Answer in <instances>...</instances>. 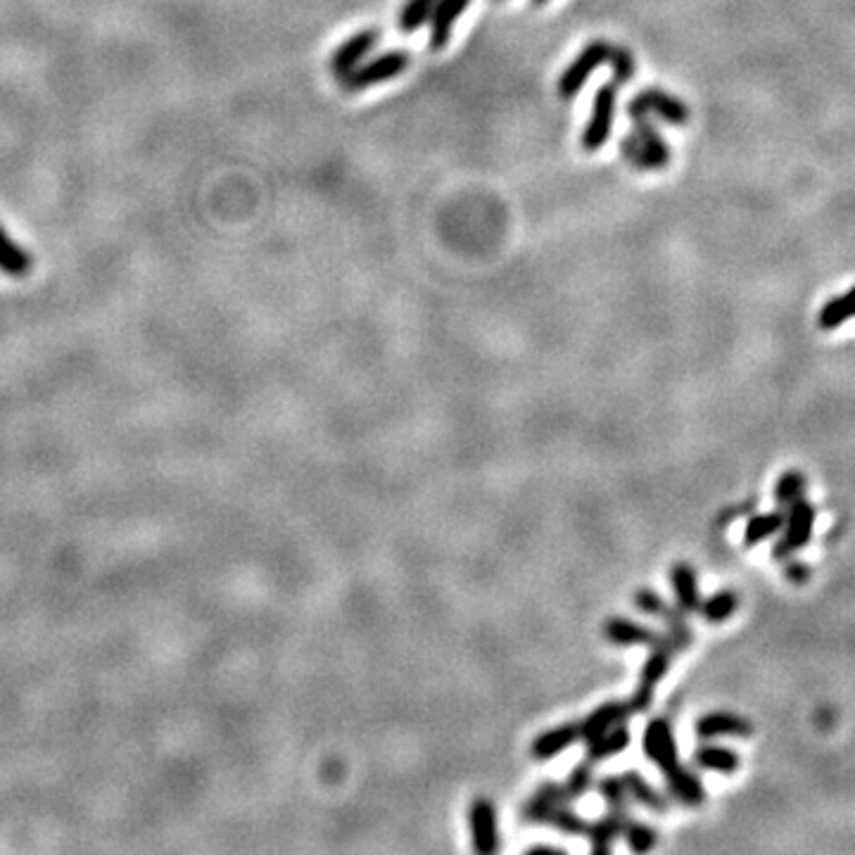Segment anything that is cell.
<instances>
[{
	"instance_id": "6da1fadb",
	"label": "cell",
	"mask_w": 855,
	"mask_h": 855,
	"mask_svg": "<svg viewBox=\"0 0 855 855\" xmlns=\"http://www.w3.org/2000/svg\"><path fill=\"white\" fill-rule=\"evenodd\" d=\"M409 62H411L409 50H388V53L373 57V60L366 62V65L354 67L352 72L340 76V86L345 93L366 91V88L385 84V81H392L395 76L407 72Z\"/></svg>"
},
{
	"instance_id": "7a4b0ae2",
	"label": "cell",
	"mask_w": 855,
	"mask_h": 855,
	"mask_svg": "<svg viewBox=\"0 0 855 855\" xmlns=\"http://www.w3.org/2000/svg\"><path fill=\"white\" fill-rule=\"evenodd\" d=\"M815 506L808 502L806 497H801L798 502L784 509V525H782V537L772 547V556L775 559H787L794 551H801L813 537L815 528Z\"/></svg>"
},
{
	"instance_id": "3957f363",
	"label": "cell",
	"mask_w": 855,
	"mask_h": 855,
	"mask_svg": "<svg viewBox=\"0 0 855 855\" xmlns=\"http://www.w3.org/2000/svg\"><path fill=\"white\" fill-rule=\"evenodd\" d=\"M618 81H608V84L599 86L597 95H594L592 103V114H589V122L582 131V148L587 152H597L606 145L611 138L613 122H616V105H618Z\"/></svg>"
},
{
	"instance_id": "277c9868",
	"label": "cell",
	"mask_w": 855,
	"mask_h": 855,
	"mask_svg": "<svg viewBox=\"0 0 855 855\" xmlns=\"http://www.w3.org/2000/svg\"><path fill=\"white\" fill-rule=\"evenodd\" d=\"M635 606L642 613H646V616L661 618L663 623L668 625V637H670V642L675 644L677 651H684V649H689V646H692L694 635L687 625V616H684V613L677 606L665 604V599L661 597V594H656L654 589L639 587L635 592Z\"/></svg>"
},
{
	"instance_id": "5b68a950",
	"label": "cell",
	"mask_w": 855,
	"mask_h": 855,
	"mask_svg": "<svg viewBox=\"0 0 855 855\" xmlns=\"http://www.w3.org/2000/svg\"><path fill=\"white\" fill-rule=\"evenodd\" d=\"M649 114H656L658 119L673 126H684L689 122V107L673 93H665L661 88H644L627 103V117L630 119L649 117Z\"/></svg>"
},
{
	"instance_id": "8992f818",
	"label": "cell",
	"mask_w": 855,
	"mask_h": 855,
	"mask_svg": "<svg viewBox=\"0 0 855 855\" xmlns=\"http://www.w3.org/2000/svg\"><path fill=\"white\" fill-rule=\"evenodd\" d=\"M608 53H611V43L606 41H592L589 46L582 48L580 55L559 76L556 88H559L561 100H573L580 93V88L587 84L594 69H599L608 60Z\"/></svg>"
},
{
	"instance_id": "52a82bcc",
	"label": "cell",
	"mask_w": 855,
	"mask_h": 855,
	"mask_svg": "<svg viewBox=\"0 0 855 855\" xmlns=\"http://www.w3.org/2000/svg\"><path fill=\"white\" fill-rule=\"evenodd\" d=\"M675 654L677 651L673 649V646H654V649H651V654L646 656L642 670H639V682H637L635 694H632V699L627 701L632 708V715L649 711L651 703H654L656 684L661 682L665 675H668L670 663H673Z\"/></svg>"
},
{
	"instance_id": "ba28073f",
	"label": "cell",
	"mask_w": 855,
	"mask_h": 855,
	"mask_svg": "<svg viewBox=\"0 0 855 855\" xmlns=\"http://www.w3.org/2000/svg\"><path fill=\"white\" fill-rule=\"evenodd\" d=\"M468 829H471V846L475 853L490 855L499 851L502 841H499L497 808L490 798H473L468 806Z\"/></svg>"
},
{
	"instance_id": "9c48e42d",
	"label": "cell",
	"mask_w": 855,
	"mask_h": 855,
	"mask_svg": "<svg viewBox=\"0 0 855 855\" xmlns=\"http://www.w3.org/2000/svg\"><path fill=\"white\" fill-rule=\"evenodd\" d=\"M642 749L646 758L656 765L658 770L670 772L680 765V756H677V744H675V732L668 718H651L649 725L644 730Z\"/></svg>"
},
{
	"instance_id": "30bf717a",
	"label": "cell",
	"mask_w": 855,
	"mask_h": 855,
	"mask_svg": "<svg viewBox=\"0 0 855 855\" xmlns=\"http://www.w3.org/2000/svg\"><path fill=\"white\" fill-rule=\"evenodd\" d=\"M601 635H604L606 642L616 646H651V649H654V646H673L675 649V644L670 642L668 632L661 635V632L651 630V627L637 623V620L620 618V616L604 620V625H601Z\"/></svg>"
},
{
	"instance_id": "8fae6325",
	"label": "cell",
	"mask_w": 855,
	"mask_h": 855,
	"mask_svg": "<svg viewBox=\"0 0 855 855\" xmlns=\"http://www.w3.org/2000/svg\"><path fill=\"white\" fill-rule=\"evenodd\" d=\"M378 38V29H364L347 38L345 43H340L331 55V72L340 79V76L352 72L354 67H359L361 62H364V57L376 48Z\"/></svg>"
},
{
	"instance_id": "7c38bea8",
	"label": "cell",
	"mask_w": 855,
	"mask_h": 855,
	"mask_svg": "<svg viewBox=\"0 0 855 855\" xmlns=\"http://www.w3.org/2000/svg\"><path fill=\"white\" fill-rule=\"evenodd\" d=\"M630 715H632V708L627 701L601 703V706L594 708V711L580 722V739H585L589 744V741L604 737L611 727L620 725V722L630 718Z\"/></svg>"
},
{
	"instance_id": "4fadbf2b",
	"label": "cell",
	"mask_w": 855,
	"mask_h": 855,
	"mask_svg": "<svg viewBox=\"0 0 855 855\" xmlns=\"http://www.w3.org/2000/svg\"><path fill=\"white\" fill-rule=\"evenodd\" d=\"M696 734L701 739L718 737H751L753 725L746 718L730 711H713L696 720Z\"/></svg>"
},
{
	"instance_id": "5bb4252c",
	"label": "cell",
	"mask_w": 855,
	"mask_h": 855,
	"mask_svg": "<svg viewBox=\"0 0 855 855\" xmlns=\"http://www.w3.org/2000/svg\"><path fill=\"white\" fill-rule=\"evenodd\" d=\"M630 817H632L630 810L608 808V813L604 817H599L597 822L587 825L585 836L589 839V844H592V851L597 855L611 853L613 844H616V839L623 836V829H625Z\"/></svg>"
},
{
	"instance_id": "9a60e30c",
	"label": "cell",
	"mask_w": 855,
	"mask_h": 855,
	"mask_svg": "<svg viewBox=\"0 0 855 855\" xmlns=\"http://www.w3.org/2000/svg\"><path fill=\"white\" fill-rule=\"evenodd\" d=\"M471 0H437L433 15H430V48L442 50L449 43L456 19L464 15Z\"/></svg>"
},
{
	"instance_id": "2e32d148",
	"label": "cell",
	"mask_w": 855,
	"mask_h": 855,
	"mask_svg": "<svg viewBox=\"0 0 855 855\" xmlns=\"http://www.w3.org/2000/svg\"><path fill=\"white\" fill-rule=\"evenodd\" d=\"M670 582H673L675 592V606L680 608L684 616L699 611L701 594H699V580H696V570L692 563L680 561L670 568Z\"/></svg>"
},
{
	"instance_id": "e0dca14e",
	"label": "cell",
	"mask_w": 855,
	"mask_h": 855,
	"mask_svg": "<svg viewBox=\"0 0 855 855\" xmlns=\"http://www.w3.org/2000/svg\"><path fill=\"white\" fill-rule=\"evenodd\" d=\"M563 803H570L563 784H556V782L542 784V787H537L535 794L525 801L523 820L532 822V825H544L551 810L556 806H563Z\"/></svg>"
},
{
	"instance_id": "ac0fdd59",
	"label": "cell",
	"mask_w": 855,
	"mask_h": 855,
	"mask_svg": "<svg viewBox=\"0 0 855 855\" xmlns=\"http://www.w3.org/2000/svg\"><path fill=\"white\" fill-rule=\"evenodd\" d=\"M580 739V725L573 722H563L559 727H551V730L542 732L540 737L532 741L530 756L537 760H549L559 756L561 751H566L568 746H573Z\"/></svg>"
},
{
	"instance_id": "d6986e66",
	"label": "cell",
	"mask_w": 855,
	"mask_h": 855,
	"mask_svg": "<svg viewBox=\"0 0 855 855\" xmlns=\"http://www.w3.org/2000/svg\"><path fill=\"white\" fill-rule=\"evenodd\" d=\"M663 777H665V782H668L670 794H673L680 803H684V806L696 808V806H701L703 801H706V789H703L701 779L696 777L692 770L677 765V768L665 772Z\"/></svg>"
},
{
	"instance_id": "ffe728a7",
	"label": "cell",
	"mask_w": 855,
	"mask_h": 855,
	"mask_svg": "<svg viewBox=\"0 0 855 855\" xmlns=\"http://www.w3.org/2000/svg\"><path fill=\"white\" fill-rule=\"evenodd\" d=\"M632 133L637 136V141L644 145V150L649 152V157L656 164V171L668 167L670 164V145L663 141V136L658 129L651 124L649 117H635L632 119Z\"/></svg>"
},
{
	"instance_id": "44dd1931",
	"label": "cell",
	"mask_w": 855,
	"mask_h": 855,
	"mask_svg": "<svg viewBox=\"0 0 855 855\" xmlns=\"http://www.w3.org/2000/svg\"><path fill=\"white\" fill-rule=\"evenodd\" d=\"M851 319H855V285L848 288L844 295H836L832 300H827L822 304L820 312H817V326H820L822 331H836V328H841Z\"/></svg>"
},
{
	"instance_id": "7402d4cb",
	"label": "cell",
	"mask_w": 855,
	"mask_h": 855,
	"mask_svg": "<svg viewBox=\"0 0 855 855\" xmlns=\"http://www.w3.org/2000/svg\"><path fill=\"white\" fill-rule=\"evenodd\" d=\"M694 763L703 770L722 772V775H732L739 770V753L722 744H703L694 751Z\"/></svg>"
},
{
	"instance_id": "603a6c76",
	"label": "cell",
	"mask_w": 855,
	"mask_h": 855,
	"mask_svg": "<svg viewBox=\"0 0 855 855\" xmlns=\"http://www.w3.org/2000/svg\"><path fill=\"white\" fill-rule=\"evenodd\" d=\"M784 525V509L775 511H765V513H756V516H751L749 521H746L744 528V544L746 547H758V544L772 540V537L779 535L782 532Z\"/></svg>"
},
{
	"instance_id": "cb8c5ba5",
	"label": "cell",
	"mask_w": 855,
	"mask_h": 855,
	"mask_svg": "<svg viewBox=\"0 0 855 855\" xmlns=\"http://www.w3.org/2000/svg\"><path fill=\"white\" fill-rule=\"evenodd\" d=\"M630 739L632 737H630V730H627V727H623V725L611 727V730H608L604 737L589 741L585 760L594 765V763H601V760H606L611 756H618L620 751H625L627 746H630Z\"/></svg>"
},
{
	"instance_id": "d4e9b609",
	"label": "cell",
	"mask_w": 855,
	"mask_h": 855,
	"mask_svg": "<svg viewBox=\"0 0 855 855\" xmlns=\"http://www.w3.org/2000/svg\"><path fill=\"white\" fill-rule=\"evenodd\" d=\"M623 777L627 796L635 798L639 806H646L649 810H656V813H663V810H668V801H665V796L658 791L654 784H649L646 779L639 775L637 770L625 772Z\"/></svg>"
},
{
	"instance_id": "484cf974",
	"label": "cell",
	"mask_w": 855,
	"mask_h": 855,
	"mask_svg": "<svg viewBox=\"0 0 855 855\" xmlns=\"http://www.w3.org/2000/svg\"><path fill=\"white\" fill-rule=\"evenodd\" d=\"M0 271L15 278L27 276L31 271V255L5 233L3 226H0Z\"/></svg>"
},
{
	"instance_id": "4316f807",
	"label": "cell",
	"mask_w": 855,
	"mask_h": 855,
	"mask_svg": "<svg viewBox=\"0 0 855 855\" xmlns=\"http://www.w3.org/2000/svg\"><path fill=\"white\" fill-rule=\"evenodd\" d=\"M739 608V597L732 592V589H720V592L711 594L708 599H703L699 604V616L706 620V623H725V620H730L734 613H737Z\"/></svg>"
},
{
	"instance_id": "83f0119b",
	"label": "cell",
	"mask_w": 855,
	"mask_h": 855,
	"mask_svg": "<svg viewBox=\"0 0 855 855\" xmlns=\"http://www.w3.org/2000/svg\"><path fill=\"white\" fill-rule=\"evenodd\" d=\"M806 487H808L806 473L798 471V468H789V471L779 475L775 487H772V499H775L779 509H787V506L798 502V499L806 494Z\"/></svg>"
},
{
	"instance_id": "f1b7e54d",
	"label": "cell",
	"mask_w": 855,
	"mask_h": 855,
	"mask_svg": "<svg viewBox=\"0 0 855 855\" xmlns=\"http://www.w3.org/2000/svg\"><path fill=\"white\" fill-rule=\"evenodd\" d=\"M435 5L437 0H407L397 19L399 31H402V34H414V31H418V27H423V24L428 22L430 15H433Z\"/></svg>"
},
{
	"instance_id": "f546056e",
	"label": "cell",
	"mask_w": 855,
	"mask_h": 855,
	"mask_svg": "<svg viewBox=\"0 0 855 855\" xmlns=\"http://www.w3.org/2000/svg\"><path fill=\"white\" fill-rule=\"evenodd\" d=\"M623 839L627 841V846H630V851L646 853L656 848L658 832L651 825H644V822H637L630 817L623 829Z\"/></svg>"
},
{
	"instance_id": "4dcf8cb0",
	"label": "cell",
	"mask_w": 855,
	"mask_h": 855,
	"mask_svg": "<svg viewBox=\"0 0 855 855\" xmlns=\"http://www.w3.org/2000/svg\"><path fill=\"white\" fill-rule=\"evenodd\" d=\"M544 825H551L554 829H559V832L570 834V836H582L587 832L585 817H580L575 810H570L568 803H563V806H556L551 810Z\"/></svg>"
},
{
	"instance_id": "1f68e13d",
	"label": "cell",
	"mask_w": 855,
	"mask_h": 855,
	"mask_svg": "<svg viewBox=\"0 0 855 855\" xmlns=\"http://www.w3.org/2000/svg\"><path fill=\"white\" fill-rule=\"evenodd\" d=\"M620 155H623L625 162H630L632 167L639 171H656L654 160H651L649 152L644 150V145L637 141L635 133H627L623 141H620Z\"/></svg>"
},
{
	"instance_id": "d6a6232c",
	"label": "cell",
	"mask_w": 855,
	"mask_h": 855,
	"mask_svg": "<svg viewBox=\"0 0 855 855\" xmlns=\"http://www.w3.org/2000/svg\"><path fill=\"white\" fill-rule=\"evenodd\" d=\"M592 784H594V770H592V763H580L578 768H573L570 770V775L566 777V782H563V789H566V794H568V798L570 801H575V798H580V796H585L589 789H592Z\"/></svg>"
},
{
	"instance_id": "836d02e7",
	"label": "cell",
	"mask_w": 855,
	"mask_h": 855,
	"mask_svg": "<svg viewBox=\"0 0 855 855\" xmlns=\"http://www.w3.org/2000/svg\"><path fill=\"white\" fill-rule=\"evenodd\" d=\"M606 62L611 65L613 76H616L613 81H618V84H630L632 76H635V72H637L635 57H632V53L627 48L611 46V53H608Z\"/></svg>"
},
{
	"instance_id": "e575fe53",
	"label": "cell",
	"mask_w": 855,
	"mask_h": 855,
	"mask_svg": "<svg viewBox=\"0 0 855 855\" xmlns=\"http://www.w3.org/2000/svg\"><path fill=\"white\" fill-rule=\"evenodd\" d=\"M597 789H599L601 798L606 801L608 808L627 810V789H625L623 777H616V775L601 777Z\"/></svg>"
},
{
	"instance_id": "d590c367",
	"label": "cell",
	"mask_w": 855,
	"mask_h": 855,
	"mask_svg": "<svg viewBox=\"0 0 855 855\" xmlns=\"http://www.w3.org/2000/svg\"><path fill=\"white\" fill-rule=\"evenodd\" d=\"M784 575H787V580L794 582V585H803V582H808L810 578V568L808 563L803 561H791L787 570H784Z\"/></svg>"
},
{
	"instance_id": "8d00e7d4",
	"label": "cell",
	"mask_w": 855,
	"mask_h": 855,
	"mask_svg": "<svg viewBox=\"0 0 855 855\" xmlns=\"http://www.w3.org/2000/svg\"><path fill=\"white\" fill-rule=\"evenodd\" d=\"M528 853L530 855H563L561 848H554V846H535V848H528Z\"/></svg>"
},
{
	"instance_id": "74e56055",
	"label": "cell",
	"mask_w": 855,
	"mask_h": 855,
	"mask_svg": "<svg viewBox=\"0 0 855 855\" xmlns=\"http://www.w3.org/2000/svg\"><path fill=\"white\" fill-rule=\"evenodd\" d=\"M532 3H535V5H544V3H549V0H532Z\"/></svg>"
}]
</instances>
